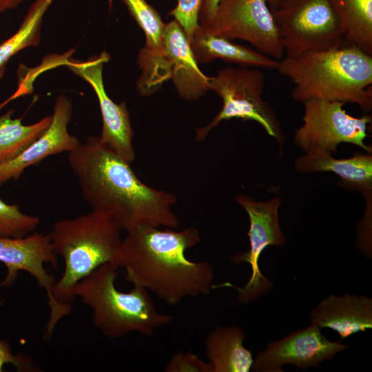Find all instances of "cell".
Segmentation results:
<instances>
[{
  "label": "cell",
  "instance_id": "obj_1",
  "mask_svg": "<svg viewBox=\"0 0 372 372\" xmlns=\"http://www.w3.org/2000/svg\"><path fill=\"white\" fill-rule=\"evenodd\" d=\"M68 161L85 202L121 230L141 225L178 229L179 220L172 209L176 196L143 183L131 163L99 136H90L80 143L68 152Z\"/></svg>",
  "mask_w": 372,
  "mask_h": 372
},
{
  "label": "cell",
  "instance_id": "obj_2",
  "mask_svg": "<svg viewBox=\"0 0 372 372\" xmlns=\"http://www.w3.org/2000/svg\"><path fill=\"white\" fill-rule=\"evenodd\" d=\"M122 240L120 267L126 280L153 292L169 305L187 297L208 295L214 288V269L206 261L193 262L187 249L200 240L197 229L181 231L141 225L126 231Z\"/></svg>",
  "mask_w": 372,
  "mask_h": 372
},
{
  "label": "cell",
  "instance_id": "obj_3",
  "mask_svg": "<svg viewBox=\"0 0 372 372\" xmlns=\"http://www.w3.org/2000/svg\"><path fill=\"white\" fill-rule=\"evenodd\" d=\"M277 70L294 84L298 101L322 99L357 104L364 112L372 107V55L342 45L283 57Z\"/></svg>",
  "mask_w": 372,
  "mask_h": 372
},
{
  "label": "cell",
  "instance_id": "obj_4",
  "mask_svg": "<svg viewBox=\"0 0 372 372\" xmlns=\"http://www.w3.org/2000/svg\"><path fill=\"white\" fill-rule=\"evenodd\" d=\"M121 231L107 216L92 210L53 224L49 236L54 253L63 259L64 271L52 295L65 316L71 313L77 283L103 264L120 267Z\"/></svg>",
  "mask_w": 372,
  "mask_h": 372
},
{
  "label": "cell",
  "instance_id": "obj_5",
  "mask_svg": "<svg viewBox=\"0 0 372 372\" xmlns=\"http://www.w3.org/2000/svg\"><path fill=\"white\" fill-rule=\"evenodd\" d=\"M118 267L105 263L82 279L72 295L79 297L92 311L94 326L107 338L118 339L130 333L152 335L167 325L173 316L159 313L148 291L134 286L128 292L115 286Z\"/></svg>",
  "mask_w": 372,
  "mask_h": 372
},
{
  "label": "cell",
  "instance_id": "obj_6",
  "mask_svg": "<svg viewBox=\"0 0 372 372\" xmlns=\"http://www.w3.org/2000/svg\"><path fill=\"white\" fill-rule=\"evenodd\" d=\"M271 12L284 57L344 45L341 24L329 0H288Z\"/></svg>",
  "mask_w": 372,
  "mask_h": 372
},
{
  "label": "cell",
  "instance_id": "obj_7",
  "mask_svg": "<svg viewBox=\"0 0 372 372\" xmlns=\"http://www.w3.org/2000/svg\"><path fill=\"white\" fill-rule=\"evenodd\" d=\"M250 67H226L211 77V90L222 99L220 111L205 127L196 130V141H203L221 121L231 118L253 121L268 135L282 141L280 123L270 105L262 99L265 74Z\"/></svg>",
  "mask_w": 372,
  "mask_h": 372
},
{
  "label": "cell",
  "instance_id": "obj_8",
  "mask_svg": "<svg viewBox=\"0 0 372 372\" xmlns=\"http://www.w3.org/2000/svg\"><path fill=\"white\" fill-rule=\"evenodd\" d=\"M302 103L303 124L295 134L294 143L305 152L318 149L333 154L343 143L372 152L371 147L364 143L371 115L352 116L344 110V103L340 101L310 99Z\"/></svg>",
  "mask_w": 372,
  "mask_h": 372
},
{
  "label": "cell",
  "instance_id": "obj_9",
  "mask_svg": "<svg viewBox=\"0 0 372 372\" xmlns=\"http://www.w3.org/2000/svg\"><path fill=\"white\" fill-rule=\"evenodd\" d=\"M57 257L49 234L34 231L21 238L0 236V262L7 269L0 287L12 285L21 271H27L37 280L39 287L45 290L50 307V317L43 335L45 339L52 336L57 324L65 316L52 295L55 278L45 267L50 264L56 268Z\"/></svg>",
  "mask_w": 372,
  "mask_h": 372
},
{
  "label": "cell",
  "instance_id": "obj_10",
  "mask_svg": "<svg viewBox=\"0 0 372 372\" xmlns=\"http://www.w3.org/2000/svg\"><path fill=\"white\" fill-rule=\"evenodd\" d=\"M207 32L249 42L276 60L285 56L272 12L266 0H220Z\"/></svg>",
  "mask_w": 372,
  "mask_h": 372
},
{
  "label": "cell",
  "instance_id": "obj_11",
  "mask_svg": "<svg viewBox=\"0 0 372 372\" xmlns=\"http://www.w3.org/2000/svg\"><path fill=\"white\" fill-rule=\"evenodd\" d=\"M236 200L249 216V229L247 234L249 249L245 253L235 254L232 261L234 264L248 262L251 266V273L247 282L241 288L228 282L222 286L236 289L238 291V301L241 304H247L270 291L273 287L271 282L262 273L259 267L262 252L269 245L283 246L286 240L279 223L278 208L281 205L280 198L262 202L240 194L236 197Z\"/></svg>",
  "mask_w": 372,
  "mask_h": 372
},
{
  "label": "cell",
  "instance_id": "obj_12",
  "mask_svg": "<svg viewBox=\"0 0 372 372\" xmlns=\"http://www.w3.org/2000/svg\"><path fill=\"white\" fill-rule=\"evenodd\" d=\"M110 58L106 52H103L85 61L69 59L63 63L87 81L97 96L102 116L100 141L123 159L132 163L135 158L132 145L134 132L126 103H114L107 94L103 84V68Z\"/></svg>",
  "mask_w": 372,
  "mask_h": 372
},
{
  "label": "cell",
  "instance_id": "obj_13",
  "mask_svg": "<svg viewBox=\"0 0 372 372\" xmlns=\"http://www.w3.org/2000/svg\"><path fill=\"white\" fill-rule=\"evenodd\" d=\"M348 344L330 341L311 324L309 327L290 332L285 338L269 342L254 359L251 369L260 372H282L285 364H293L298 369L318 367L323 361L331 360L347 349Z\"/></svg>",
  "mask_w": 372,
  "mask_h": 372
},
{
  "label": "cell",
  "instance_id": "obj_14",
  "mask_svg": "<svg viewBox=\"0 0 372 372\" xmlns=\"http://www.w3.org/2000/svg\"><path fill=\"white\" fill-rule=\"evenodd\" d=\"M72 105L65 95L56 100L52 122L45 132L18 156L0 165V187L9 180H17L29 167L45 158L74 149L81 143L71 135L68 125L71 121Z\"/></svg>",
  "mask_w": 372,
  "mask_h": 372
},
{
  "label": "cell",
  "instance_id": "obj_15",
  "mask_svg": "<svg viewBox=\"0 0 372 372\" xmlns=\"http://www.w3.org/2000/svg\"><path fill=\"white\" fill-rule=\"evenodd\" d=\"M164 48L170 79L179 97L194 101L211 90V77L199 69L187 37L174 19L165 23Z\"/></svg>",
  "mask_w": 372,
  "mask_h": 372
},
{
  "label": "cell",
  "instance_id": "obj_16",
  "mask_svg": "<svg viewBox=\"0 0 372 372\" xmlns=\"http://www.w3.org/2000/svg\"><path fill=\"white\" fill-rule=\"evenodd\" d=\"M311 323L336 331L340 340L372 328V298L360 294H330L310 312Z\"/></svg>",
  "mask_w": 372,
  "mask_h": 372
},
{
  "label": "cell",
  "instance_id": "obj_17",
  "mask_svg": "<svg viewBox=\"0 0 372 372\" xmlns=\"http://www.w3.org/2000/svg\"><path fill=\"white\" fill-rule=\"evenodd\" d=\"M131 16L143 30L145 46L138 56V64L142 73L140 79L153 83L162 80L167 74L164 48L165 23L159 13L145 0H121Z\"/></svg>",
  "mask_w": 372,
  "mask_h": 372
},
{
  "label": "cell",
  "instance_id": "obj_18",
  "mask_svg": "<svg viewBox=\"0 0 372 372\" xmlns=\"http://www.w3.org/2000/svg\"><path fill=\"white\" fill-rule=\"evenodd\" d=\"M295 166L304 173L331 172L340 177L341 185L362 192H371L372 156L356 154L349 158H335L324 150L313 149L296 159Z\"/></svg>",
  "mask_w": 372,
  "mask_h": 372
},
{
  "label": "cell",
  "instance_id": "obj_19",
  "mask_svg": "<svg viewBox=\"0 0 372 372\" xmlns=\"http://www.w3.org/2000/svg\"><path fill=\"white\" fill-rule=\"evenodd\" d=\"M189 43L197 62L208 63L216 59H222L241 67L267 70H277L278 67V60L256 50L235 43L230 39L211 34L200 25Z\"/></svg>",
  "mask_w": 372,
  "mask_h": 372
},
{
  "label": "cell",
  "instance_id": "obj_20",
  "mask_svg": "<svg viewBox=\"0 0 372 372\" xmlns=\"http://www.w3.org/2000/svg\"><path fill=\"white\" fill-rule=\"evenodd\" d=\"M245 334L236 326H220L205 340L206 355L212 372H249L254 362L251 351L243 344Z\"/></svg>",
  "mask_w": 372,
  "mask_h": 372
},
{
  "label": "cell",
  "instance_id": "obj_21",
  "mask_svg": "<svg viewBox=\"0 0 372 372\" xmlns=\"http://www.w3.org/2000/svg\"><path fill=\"white\" fill-rule=\"evenodd\" d=\"M344 34V45L372 55V0H329Z\"/></svg>",
  "mask_w": 372,
  "mask_h": 372
},
{
  "label": "cell",
  "instance_id": "obj_22",
  "mask_svg": "<svg viewBox=\"0 0 372 372\" xmlns=\"http://www.w3.org/2000/svg\"><path fill=\"white\" fill-rule=\"evenodd\" d=\"M13 110L0 116V165L21 154L48 128L52 115L35 123L23 125L21 118H12Z\"/></svg>",
  "mask_w": 372,
  "mask_h": 372
},
{
  "label": "cell",
  "instance_id": "obj_23",
  "mask_svg": "<svg viewBox=\"0 0 372 372\" xmlns=\"http://www.w3.org/2000/svg\"><path fill=\"white\" fill-rule=\"evenodd\" d=\"M54 1L36 0L30 6L19 30L0 45V79L14 55L28 47L39 45L43 17Z\"/></svg>",
  "mask_w": 372,
  "mask_h": 372
},
{
  "label": "cell",
  "instance_id": "obj_24",
  "mask_svg": "<svg viewBox=\"0 0 372 372\" xmlns=\"http://www.w3.org/2000/svg\"><path fill=\"white\" fill-rule=\"evenodd\" d=\"M40 223L38 216L26 214L18 205L0 198V236L21 238L34 232Z\"/></svg>",
  "mask_w": 372,
  "mask_h": 372
},
{
  "label": "cell",
  "instance_id": "obj_25",
  "mask_svg": "<svg viewBox=\"0 0 372 372\" xmlns=\"http://www.w3.org/2000/svg\"><path fill=\"white\" fill-rule=\"evenodd\" d=\"M177 4L169 15L183 28L188 42L198 28V15L202 0H176Z\"/></svg>",
  "mask_w": 372,
  "mask_h": 372
},
{
  "label": "cell",
  "instance_id": "obj_26",
  "mask_svg": "<svg viewBox=\"0 0 372 372\" xmlns=\"http://www.w3.org/2000/svg\"><path fill=\"white\" fill-rule=\"evenodd\" d=\"M3 304V300L0 294V307ZM6 364L12 365L19 372L41 371L32 358L23 353H13L10 343L7 340H0V372L4 371Z\"/></svg>",
  "mask_w": 372,
  "mask_h": 372
},
{
  "label": "cell",
  "instance_id": "obj_27",
  "mask_svg": "<svg viewBox=\"0 0 372 372\" xmlns=\"http://www.w3.org/2000/svg\"><path fill=\"white\" fill-rule=\"evenodd\" d=\"M166 372H212L209 362L203 361L197 355L183 351L174 353L167 362Z\"/></svg>",
  "mask_w": 372,
  "mask_h": 372
},
{
  "label": "cell",
  "instance_id": "obj_28",
  "mask_svg": "<svg viewBox=\"0 0 372 372\" xmlns=\"http://www.w3.org/2000/svg\"><path fill=\"white\" fill-rule=\"evenodd\" d=\"M220 0H202L198 15V23L202 28H207L211 23Z\"/></svg>",
  "mask_w": 372,
  "mask_h": 372
},
{
  "label": "cell",
  "instance_id": "obj_29",
  "mask_svg": "<svg viewBox=\"0 0 372 372\" xmlns=\"http://www.w3.org/2000/svg\"><path fill=\"white\" fill-rule=\"evenodd\" d=\"M25 0H0V13L17 7Z\"/></svg>",
  "mask_w": 372,
  "mask_h": 372
},
{
  "label": "cell",
  "instance_id": "obj_30",
  "mask_svg": "<svg viewBox=\"0 0 372 372\" xmlns=\"http://www.w3.org/2000/svg\"><path fill=\"white\" fill-rule=\"evenodd\" d=\"M268 6H269L271 10H275L282 3H285L288 0H266Z\"/></svg>",
  "mask_w": 372,
  "mask_h": 372
},
{
  "label": "cell",
  "instance_id": "obj_31",
  "mask_svg": "<svg viewBox=\"0 0 372 372\" xmlns=\"http://www.w3.org/2000/svg\"><path fill=\"white\" fill-rule=\"evenodd\" d=\"M14 98L12 96H10L8 99H7L6 101H4L3 102H2L1 104H0V111L1 110V109L6 105H7L9 102H10L12 100H13Z\"/></svg>",
  "mask_w": 372,
  "mask_h": 372
}]
</instances>
